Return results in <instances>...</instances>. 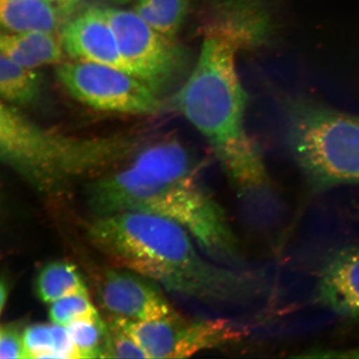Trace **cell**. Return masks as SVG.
I'll use <instances>...</instances> for the list:
<instances>
[{
    "mask_svg": "<svg viewBox=\"0 0 359 359\" xmlns=\"http://www.w3.org/2000/svg\"><path fill=\"white\" fill-rule=\"evenodd\" d=\"M57 79L70 95L92 109L131 115H154L163 109L160 97L133 75L93 62H65Z\"/></svg>",
    "mask_w": 359,
    "mask_h": 359,
    "instance_id": "52a82bcc",
    "label": "cell"
},
{
    "mask_svg": "<svg viewBox=\"0 0 359 359\" xmlns=\"http://www.w3.org/2000/svg\"><path fill=\"white\" fill-rule=\"evenodd\" d=\"M87 238L116 267L208 306H246L268 295L262 273L206 259L185 227L161 215L125 212L97 217Z\"/></svg>",
    "mask_w": 359,
    "mask_h": 359,
    "instance_id": "6da1fadb",
    "label": "cell"
},
{
    "mask_svg": "<svg viewBox=\"0 0 359 359\" xmlns=\"http://www.w3.org/2000/svg\"><path fill=\"white\" fill-rule=\"evenodd\" d=\"M86 195L97 217L125 212L161 215L182 224L205 250L217 248L231 235L226 212L199 180L165 181L138 151L127 168L90 182Z\"/></svg>",
    "mask_w": 359,
    "mask_h": 359,
    "instance_id": "277c9868",
    "label": "cell"
},
{
    "mask_svg": "<svg viewBox=\"0 0 359 359\" xmlns=\"http://www.w3.org/2000/svg\"><path fill=\"white\" fill-rule=\"evenodd\" d=\"M309 353V358H359V347L344 350L317 349Z\"/></svg>",
    "mask_w": 359,
    "mask_h": 359,
    "instance_id": "7402d4cb",
    "label": "cell"
},
{
    "mask_svg": "<svg viewBox=\"0 0 359 359\" xmlns=\"http://www.w3.org/2000/svg\"><path fill=\"white\" fill-rule=\"evenodd\" d=\"M45 1L56 11L62 19V18L69 16L74 13L77 10L81 0H45Z\"/></svg>",
    "mask_w": 359,
    "mask_h": 359,
    "instance_id": "603a6c76",
    "label": "cell"
},
{
    "mask_svg": "<svg viewBox=\"0 0 359 359\" xmlns=\"http://www.w3.org/2000/svg\"><path fill=\"white\" fill-rule=\"evenodd\" d=\"M88 294H78L62 298L50 304L48 317L53 324L67 326L74 321L98 316Z\"/></svg>",
    "mask_w": 359,
    "mask_h": 359,
    "instance_id": "d6986e66",
    "label": "cell"
},
{
    "mask_svg": "<svg viewBox=\"0 0 359 359\" xmlns=\"http://www.w3.org/2000/svg\"><path fill=\"white\" fill-rule=\"evenodd\" d=\"M97 294L109 318L150 321L174 309L157 283L124 268L103 272L97 284Z\"/></svg>",
    "mask_w": 359,
    "mask_h": 359,
    "instance_id": "9c48e42d",
    "label": "cell"
},
{
    "mask_svg": "<svg viewBox=\"0 0 359 359\" xmlns=\"http://www.w3.org/2000/svg\"><path fill=\"white\" fill-rule=\"evenodd\" d=\"M118 320L147 358H186L226 346L243 336V330L224 320H189L173 309L156 320Z\"/></svg>",
    "mask_w": 359,
    "mask_h": 359,
    "instance_id": "ba28073f",
    "label": "cell"
},
{
    "mask_svg": "<svg viewBox=\"0 0 359 359\" xmlns=\"http://www.w3.org/2000/svg\"><path fill=\"white\" fill-rule=\"evenodd\" d=\"M131 74L160 97L185 73V49L176 39L156 32L136 12L103 8Z\"/></svg>",
    "mask_w": 359,
    "mask_h": 359,
    "instance_id": "8992f818",
    "label": "cell"
},
{
    "mask_svg": "<svg viewBox=\"0 0 359 359\" xmlns=\"http://www.w3.org/2000/svg\"><path fill=\"white\" fill-rule=\"evenodd\" d=\"M24 344L26 358H79L66 327L53 323L26 326Z\"/></svg>",
    "mask_w": 359,
    "mask_h": 359,
    "instance_id": "2e32d148",
    "label": "cell"
},
{
    "mask_svg": "<svg viewBox=\"0 0 359 359\" xmlns=\"http://www.w3.org/2000/svg\"><path fill=\"white\" fill-rule=\"evenodd\" d=\"M60 41L74 61L115 67L131 74L103 8L88 7L62 27Z\"/></svg>",
    "mask_w": 359,
    "mask_h": 359,
    "instance_id": "30bf717a",
    "label": "cell"
},
{
    "mask_svg": "<svg viewBox=\"0 0 359 359\" xmlns=\"http://www.w3.org/2000/svg\"><path fill=\"white\" fill-rule=\"evenodd\" d=\"M35 291L41 302L52 304L66 296L88 294L77 267L66 260H55L43 266L36 277Z\"/></svg>",
    "mask_w": 359,
    "mask_h": 359,
    "instance_id": "9a60e30c",
    "label": "cell"
},
{
    "mask_svg": "<svg viewBox=\"0 0 359 359\" xmlns=\"http://www.w3.org/2000/svg\"><path fill=\"white\" fill-rule=\"evenodd\" d=\"M25 327L21 322L8 323L1 326V329H0V358H26L24 344Z\"/></svg>",
    "mask_w": 359,
    "mask_h": 359,
    "instance_id": "44dd1931",
    "label": "cell"
},
{
    "mask_svg": "<svg viewBox=\"0 0 359 359\" xmlns=\"http://www.w3.org/2000/svg\"><path fill=\"white\" fill-rule=\"evenodd\" d=\"M318 296L327 309L340 317L359 320V247L336 250L323 266Z\"/></svg>",
    "mask_w": 359,
    "mask_h": 359,
    "instance_id": "8fae6325",
    "label": "cell"
},
{
    "mask_svg": "<svg viewBox=\"0 0 359 359\" xmlns=\"http://www.w3.org/2000/svg\"><path fill=\"white\" fill-rule=\"evenodd\" d=\"M11 293V283L7 277L2 276L0 284V311L3 313L8 302V294Z\"/></svg>",
    "mask_w": 359,
    "mask_h": 359,
    "instance_id": "cb8c5ba5",
    "label": "cell"
},
{
    "mask_svg": "<svg viewBox=\"0 0 359 359\" xmlns=\"http://www.w3.org/2000/svg\"><path fill=\"white\" fill-rule=\"evenodd\" d=\"M60 19L45 0H0V20L7 33L55 34Z\"/></svg>",
    "mask_w": 359,
    "mask_h": 359,
    "instance_id": "4fadbf2b",
    "label": "cell"
},
{
    "mask_svg": "<svg viewBox=\"0 0 359 359\" xmlns=\"http://www.w3.org/2000/svg\"><path fill=\"white\" fill-rule=\"evenodd\" d=\"M43 89L41 76L34 69L0 56V95L2 102L19 107L34 104Z\"/></svg>",
    "mask_w": 359,
    "mask_h": 359,
    "instance_id": "5bb4252c",
    "label": "cell"
},
{
    "mask_svg": "<svg viewBox=\"0 0 359 359\" xmlns=\"http://www.w3.org/2000/svg\"><path fill=\"white\" fill-rule=\"evenodd\" d=\"M141 145L127 135L77 137L35 123L16 107L0 105V157L2 163L35 190L55 194L76 180L100 176L133 156Z\"/></svg>",
    "mask_w": 359,
    "mask_h": 359,
    "instance_id": "3957f363",
    "label": "cell"
},
{
    "mask_svg": "<svg viewBox=\"0 0 359 359\" xmlns=\"http://www.w3.org/2000/svg\"><path fill=\"white\" fill-rule=\"evenodd\" d=\"M107 324L109 327V337L106 358H147L142 348L118 320L109 318Z\"/></svg>",
    "mask_w": 359,
    "mask_h": 359,
    "instance_id": "ffe728a7",
    "label": "cell"
},
{
    "mask_svg": "<svg viewBox=\"0 0 359 359\" xmlns=\"http://www.w3.org/2000/svg\"><path fill=\"white\" fill-rule=\"evenodd\" d=\"M0 51L16 64L34 69L60 64L65 52L61 41L46 32L2 34Z\"/></svg>",
    "mask_w": 359,
    "mask_h": 359,
    "instance_id": "7c38bea8",
    "label": "cell"
},
{
    "mask_svg": "<svg viewBox=\"0 0 359 359\" xmlns=\"http://www.w3.org/2000/svg\"><path fill=\"white\" fill-rule=\"evenodd\" d=\"M191 4L192 0H137L134 11L156 32L176 39Z\"/></svg>",
    "mask_w": 359,
    "mask_h": 359,
    "instance_id": "e0dca14e",
    "label": "cell"
},
{
    "mask_svg": "<svg viewBox=\"0 0 359 359\" xmlns=\"http://www.w3.org/2000/svg\"><path fill=\"white\" fill-rule=\"evenodd\" d=\"M286 141L313 189L359 185V116L309 100L286 105Z\"/></svg>",
    "mask_w": 359,
    "mask_h": 359,
    "instance_id": "5b68a950",
    "label": "cell"
},
{
    "mask_svg": "<svg viewBox=\"0 0 359 359\" xmlns=\"http://www.w3.org/2000/svg\"><path fill=\"white\" fill-rule=\"evenodd\" d=\"M109 1L112 4H116V6H124V4L131 3L134 0H109Z\"/></svg>",
    "mask_w": 359,
    "mask_h": 359,
    "instance_id": "d4e9b609",
    "label": "cell"
},
{
    "mask_svg": "<svg viewBox=\"0 0 359 359\" xmlns=\"http://www.w3.org/2000/svg\"><path fill=\"white\" fill-rule=\"evenodd\" d=\"M250 48L243 36L206 27L198 60L172 100L175 109L212 147L241 202L273 188L259 147L245 128L247 100L236 57Z\"/></svg>",
    "mask_w": 359,
    "mask_h": 359,
    "instance_id": "7a4b0ae2",
    "label": "cell"
},
{
    "mask_svg": "<svg viewBox=\"0 0 359 359\" xmlns=\"http://www.w3.org/2000/svg\"><path fill=\"white\" fill-rule=\"evenodd\" d=\"M65 327L79 358H106L109 327L100 314L74 321Z\"/></svg>",
    "mask_w": 359,
    "mask_h": 359,
    "instance_id": "ac0fdd59",
    "label": "cell"
}]
</instances>
